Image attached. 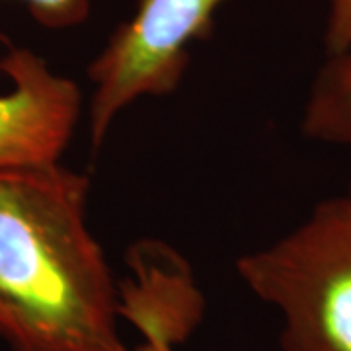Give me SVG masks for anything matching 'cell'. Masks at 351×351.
Listing matches in <instances>:
<instances>
[{
    "label": "cell",
    "mask_w": 351,
    "mask_h": 351,
    "mask_svg": "<svg viewBox=\"0 0 351 351\" xmlns=\"http://www.w3.org/2000/svg\"><path fill=\"white\" fill-rule=\"evenodd\" d=\"M0 73V170L61 162L86 110L80 86L25 47L6 51Z\"/></svg>",
    "instance_id": "cell-4"
},
{
    "label": "cell",
    "mask_w": 351,
    "mask_h": 351,
    "mask_svg": "<svg viewBox=\"0 0 351 351\" xmlns=\"http://www.w3.org/2000/svg\"><path fill=\"white\" fill-rule=\"evenodd\" d=\"M88 199L90 178L61 162L0 170V339L10 351H131Z\"/></svg>",
    "instance_id": "cell-1"
},
{
    "label": "cell",
    "mask_w": 351,
    "mask_h": 351,
    "mask_svg": "<svg viewBox=\"0 0 351 351\" xmlns=\"http://www.w3.org/2000/svg\"><path fill=\"white\" fill-rule=\"evenodd\" d=\"M131 277L119 289V316L143 334L145 346L176 348L203 318L205 301L191 265L170 244L138 240L127 252Z\"/></svg>",
    "instance_id": "cell-5"
},
{
    "label": "cell",
    "mask_w": 351,
    "mask_h": 351,
    "mask_svg": "<svg viewBox=\"0 0 351 351\" xmlns=\"http://www.w3.org/2000/svg\"><path fill=\"white\" fill-rule=\"evenodd\" d=\"M228 0H138L86 69L90 145L98 151L117 117L143 98L170 96L191 61V45L211 38Z\"/></svg>",
    "instance_id": "cell-3"
},
{
    "label": "cell",
    "mask_w": 351,
    "mask_h": 351,
    "mask_svg": "<svg viewBox=\"0 0 351 351\" xmlns=\"http://www.w3.org/2000/svg\"><path fill=\"white\" fill-rule=\"evenodd\" d=\"M324 51L338 55L351 49V0H326Z\"/></svg>",
    "instance_id": "cell-8"
},
{
    "label": "cell",
    "mask_w": 351,
    "mask_h": 351,
    "mask_svg": "<svg viewBox=\"0 0 351 351\" xmlns=\"http://www.w3.org/2000/svg\"><path fill=\"white\" fill-rule=\"evenodd\" d=\"M283 318V351H351V195L322 199L285 237L237 260Z\"/></svg>",
    "instance_id": "cell-2"
},
{
    "label": "cell",
    "mask_w": 351,
    "mask_h": 351,
    "mask_svg": "<svg viewBox=\"0 0 351 351\" xmlns=\"http://www.w3.org/2000/svg\"><path fill=\"white\" fill-rule=\"evenodd\" d=\"M36 24L47 29H71L86 24L92 0H22ZM0 41H6L0 34Z\"/></svg>",
    "instance_id": "cell-7"
},
{
    "label": "cell",
    "mask_w": 351,
    "mask_h": 351,
    "mask_svg": "<svg viewBox=\"0 0 351 351\" xmlns=\"http://www.w3.org/2000/svg\"><path fill=\"white\" fill-rule=\"evenodd\" d=\"M301 131L316 143L351 147V49L326 55L304 101Z\"/></svg>",
    "instance_id": "cell-6"
},
{
    "label": "cell",
    "mask_w": 351,
    "mask_h": 351,
    "mask_svg": "<svg viewBox=\"0 0 351 351\" xmlns=\"http://www.w3.org/2000/svg\"><path fill=\"white\" fill-rule=\"evenodd\" d=\"M348 193H350V195H351V180H350V189H348Z\"/></svg>",
    "instance_id": "cell-9"
}]
</instances>
